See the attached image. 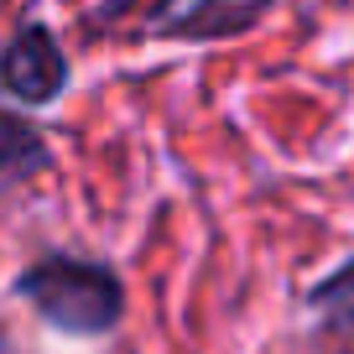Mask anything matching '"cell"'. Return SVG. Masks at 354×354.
Listing matches in <instances>:
<instances>
[{
    "mask_svg": "<svg viewBox=\"0 0 354 354\" xmlns=\"http://www.w3.org/2000/svg\"><path fill=\"white\" fill-rule=\"evenodd\" d=\"M37 167H42V141L26 125L0 115V188L16 183V177H26V172H37Z\"/></svg>",
    "mask_w": 354,
    "mask_h": 354,
    "instance_id": "4",
    "label": "cell"
},
{
    "mask_svg": "<svg viewBox=\"0 0 354 354\" xmlns=\"http://www.w3.org/2000/svg\"><path fill=\"white\" fill-rule=\"evenodd\" d=\"M21 292L42 308V318L73 333H104L120 318V281L88 261H42L26 271Z\"/></svg>",
    "mask_w": 354,
    "mask_h": 354,
    "instance_id": "1",
    "label": "cell"
},
{
    "mask_svg": "<svg viewBox=\"0 0 354 354\" xmlns=\"http://www.w3.org/2000/svg\"><path fill=\"white\" fill-rule=\"evenodd\" d=\"M271 0H167L162 6V26L167 32H193V37H209V32H234V26L255 21Z\"/></svg>",
    "mask_w": 354,
    "mask_h": 354,
    "instance_id": "3",
    "label": "cell"
},
{
    "mask_svg": "<svg viewBox=\"0 0 354 354\" xmlns=\"http://www.w3.org/2000/svg\"><path fill=\"white\" fill-rule=\"evenodd\" d=\"M0 84L26 104H42L63 88V53H57V42L42 26H26V32L0 53Z\"/></svg>",
    "mask_w": 354,
    "mask_h": 354,
    "instance_id": "2",
    "label": "cell"
},
{
    "mask_svg": "<svg viewBox=\"0 0 354 354\" xmlns=\"http://www.w3.org/2000/svg\"><path fill=\"white\" fill-rule=\"evenodd\" d=\"M318 308L328 313L333 328H349L354 333V266H349V271H339V277L318 292Z\"/></svg>",
    "mask_w": 354,
    "mask_h": 354,
    "instance_id": "5",
    "label": "cell"
}]
</instances>
